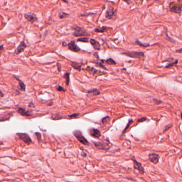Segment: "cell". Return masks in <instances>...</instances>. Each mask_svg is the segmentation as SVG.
I'll return each mask as SVG.
<instances>
[{"instance_id": "b9f144b4", "label": "cell", "mask_w": 182, "mask_h": 182, "mask_svg": "<svg viewBox=\"0 0 182 182\" xmlns=\"http://www.w3.org/2000/svg\"><path fill=\"white\" fill-rule=\"evenodd\" d=\"M60 1H62L63 2H64L66 3H67L68 2V1H67V0H60Z\"/></svg>"}, {"instance_id": "cb8c5ba5", "label": "cell", "mask_w": 182, "mask_h": 182, "mask_svg": "<svg viewBox=\"0 0 182 182\" xmlns=\"http://www.w3.org/2000/svg\"><path fill=\"white\" fill-rule=\"evenodd\" d=\"M178 62V60H175L174 62H173L170 63H169V64H167L166 66H165V67L168 68L172 67H173V66H176V65L177 64Z\"/></svg>"}, {"instance_id": "7402d4cb", "label": "cell", "mask_w": 182, "mask_h": 182, "mask_svg": "<svg viewBox=\"0 0 182 182\" xmlns=\"http://www.w3.org/2000/svg\"><path fill=\"white\" fill-rule=\"evenodd\" d=\"M70 73L66 72L64 74V75H63V77H64V79L66 80V85H69V82H70Z\"/></svg>"}, {"instance_id": "e575fe53", "label": "cell", "mask_w": 182, "mask_h": 182, "mask_svg": "<svg viewBox=\"0 0 182 182\" xmlns=\"http://www.w3.org/2000/svg\"><path fill=\"white\" fill-rule=\"evenodd\" d=\"M153 100H154V103H155V104H160L162 103V101L161 100H158V99H157L154 98Z\"/></svg>"}, {"instance_id": "3957f363", "label": "cell", "mask_w": 182, "mask_h": 182, "mask_svg": "<svg viewBox=\"0 0 182 182\" xmlns=\"http://www.w3.org/2000/svg\"><path fill=\"white\" fill-rule=\"evenodd\" d=\"M122 54L126 56L133 58H142L144 56V52L140 51L123 52Z\"/></svg>"}, {"instance_id": "52a82bcc", "label": "cell", "mask_w": 182, "mask_h": 182, "mask_svg": "<svg viewBox=\"0 0 182 182\" xmlns=\"http://www.w3.org/2000/svg\"><path fill=\"white\" fill-rule=\"evenodd\" d=\"M24 17L27 21L30 22L31 24L34 23V22L37 20V16L34 13H25Z\"/></svg>"}, {"instance_id": "f546056e", "label": "cell", "mask_w": 182, "mask_h": 182, "mask_svg": "<svg viewBox=\"0 0 182 182\" xmlns=\"http://www.w3.org/2000/svg\"><path fill=\"white\" fill-rule=\"evenodd\" d=\"M56 88L58 91H60V92H65L66 91L64 88L63 87L60 86V85H56Z\"/></svg>"}, {"instance_id": "30bf717a", "label": "cell", "mask_w": 182, "mask_h": 182, "mask_svg": "<svg viewBox=\"0 0 182 182\" xmlns=\"http://www.w3.org/2000/svg\"><path fill=\"white\" fill-rule=\"evenodd\" d=\"M148 159L151 162H152L154 164H156L158 163L160 156L155 153H151L148 155Z\"/></svg>"}, {"instance_id": "4316f807", "label": "cell", "mask_w": 182, "mask_h": 182, "mask_svg": "<svg viewBox=\"0 0 182 182\" xmlns=\"http://www.w3.org/2000/svg\"><path fill=\"white\" fill-rule=\"evenodd\" d=\"M134 122V121H133V120H129L128 123H127V125L125 129H124V130L123 131V133H125V132L126 131V130H127V129L129 128V127L130 126V125H131V124L132 123V122Z\"/></svg>"}, {"instance_id": "4fadbf2b", "label": "cell", "mask_w": 182, "mask_h": 182, "mask_svg": "<svg viewBox=\"0 0 182 182\" xmlns=\"http://www.w3.org/2000/svg\"><path fill=\"white\" fill-rule=\"evenodd\" d=\"M90 42L91 43V45L93 46V49L99 51L100 50V44L99 43L98 41L97 40H96L95 39H93V38H91L90 39Z\"/></svg>"}, {"instance_id": "ba28073f", "label": "cell", "mask_w": 182, "mask_h": 182, "mask_svg": "<svg viewBox=\"0 0 182 182\" xmlns=\"http://www.w3.org/2000/svg\"><path fill=\"white\" fill-rule=\"evenodd\" d=\"M17 135L26 144H30L32 143V139L28 134L26 133H17Z\"/></svg>"}, {"instance_id": "e0dca14e", "label": "cell", "mask_w": 182, "mask_h": 182, "mask_svg": "<svg viewBox=\"0 0 182 182\" xmlns=\"http://www.w3.org/2000/svg\"><path fill=\"white\" fill-rule=\"evenodd\" d=\"M170 12H173V13H178V14H180L182 12V9L179 6H173L170 8Z\"/></svg>"}, {"instance_id": "f35d334b", "label": "cell", "mask_w": 182, "mask_h": 182, "mask_svg": "<svg viewBox=\"0 0 182 182\" xmlns=\"http://www.w3.org/2000/svg\"><path fill=\"white\" fill-rule=\"evenodd\" d=\"M176 52H178V53H182V49H180L178 50H176Z\"/></svg>"}, {"instance_id": "8d00e7d4", "label": "cell", "mask_w": 182, "mask_h": 182, "mask_svg": "<svg viewBox=\"0 0 182 182\" xmlns=\"http://www.w3.org/2000/svg\"><path fill=\"white\" fill-rule=\"evenodd\" d=\"M123 1L127 3L128 4H130L131 3V0H123Z\"/></svg>"}, {"instance_id": "7bdbcfd3", "label": "cell", "mask_w": 182, "mask_h": 182, "mask_svg": "<svg viewBox=\"0 0 182 182\" xmlns=\"http://www.w3.org/2000/svg\"><path fill=\"white\" fill-rule=\"evenodd\" d=\"M3 49V45H2L1 46V52H2V50Z\"/></svg>"}, {"instance_id": "484cf974", "label": "cell", "mask_w": 182, "mask_h": 182, "mask_svg": "<svg viewBox=\"0 0 182 182\" xmlns=\"http://www.w3.org/2000/svg\"><path fill=\"white\" fill-rule=\"evenodd\" d=\"M164 37L165 38V39H166V40H167L168 41H169V42H171V43H173V44H175V43H176V41L174 40H173V38H171V37H170L169 36H168V34H167V33H165V35H164Z\"/></svg>"}, {"instance_id": "7c38bea8", "label": "cell", "mask_w": 182, "mask_h": 182, "mask_svg": "<svg viewBox=\"0 0 182 182\" xmlns=\"http://www.w3.org/2000/svg\"><path fill=\"white\" fill-rule=\"evenodd\" d=\"M89 133L91 136L95 138H99L101 136L100 132L95 128H90L89 130Z\"/></svg>"}, {"instance_id": "74e56055", "label": "cell", "mask_w": 182, "mask_h": 182, "mask_svg": "<svg viewBox=\"0 0 182 182\" xmlns=\"http://www.w3.org/2000/svg\"><path fill=\"white\" fill-rule=\"evenodd\" d=\"M171 126H172V125H168V126H167L166 127H165V128L164 129V132L165 131H167L168 129H169L171 127Z\"/></svg>"}, {"instance_id": "5b68a950", "label": "cell", "mask_w": 182, "mask_h": 182, "mask_svg": "<svg viewBox=\"0 0 182 182\" xmlns=\"http://www.w3.org/2000/svg\"><path fill=\"white\" fill-rule=\"evenodd\" d=\"M132 162H133V164H134V168L135 169H136L138 171L139 173H140V174H144V168L142 166V164L139 163V162H138L134 156H133L132 158Z\"/></svg>"}, {"instance_id": "44dd1931", "label": "cell", "mask_w": 182, "mask_h": 182, "mask_svg": "<svg viewBox=\"0 0 182 182\" xmlns=\"http://www.w3.org/2000/svg\"><path fill=\"white\" fill-rule=\"evenodd\" d=\"M69 16H70V15H69L68 13L65 12H63V11L60 12L58 13V17L60 19H64V18H67L68 17H69Z\"/></svg>"}, {"instance_id": "9c48e42d", "label": "cell", "mask_w": 182, "mask_h": 182, "mask_svg": "<svg viewBox=\"0 0 182 182\" xmlns=\"http://www.w3.org/2000/svg\"><path fill=\"white\" fill-rule=\"evenodd\" d=\"M27 46L26 43H25L24 41H21V42L19 43V46H17V48H16L15 50V53L16 54H20L21 52H23L24 51L25 49L26 48Z\"/></svg>"}, {"instance_id": "277c9868", "label": "cell", "mask_w": 182, "mask_h": 182, "mask_svg": "<svg viewBox=\"0 0 182 182\" xmlns=\"http://www.w3.org/2000/svg\"><path fill=\"white\" fill-rule=\"evenodd\" d=\"M73 134L76 138L79 140V141L80 142H81L82 144L86 145H88L89 144V142H88L87 139L83 136V135H82V133L81 131L75 130L74 131Z\"/></svg>"}, {"instance_id": "603a6c76", "label": "cell", "mask_w": 182, "mask_h": 182, "mask_svg": "<svg viewBox=\"0 0 182 182\" xmlns=\"http://www.w3.org/2000/svg\"><path fill=\"white\" fill-rule=\"evenodd\" d=\"M89 38L88 37L83 36V37L79 38H78V39H77V41H78V42H83V43H88V42H89Z\"/></svg>"}, {"instance_id": "ac0fdd59", "label": "cell", "mask_w": 182, "mask_h": 182, "mask_svg": "<svg viewBox=\"0 0 182 182\" xmlns=\"http://www.w3.org/2000/svg\"><path fill=\"white\" fill-rule=\"evenodd\" d=\"M71 66L72 67L74 68V69H75V70H77L79 71H81V68L82 67V65L81 64H79V63L76 62H72Z\"/></svg>"}, {"instance_id": "f1b7e54d", "label": "cell", "mask_w": 182, "mask_h": 182, "mask_svg": "<svg viewBox=\"0 0 182 182\" xmlns=\"http://www.w3.org/2000/svg\"><path fill=\"white\" fill-rule=\"evenodd\" d=\"M110 121V118L109 117H106L104 118L103 119H102V123L104 124V125H105V124H106L107 123L109 122V121Z\"/></svg>"}, {"instance_id": "4dcf8cb0", "label": "cell", "mask_w": 182, "mask_h": 182, "mask_svg": "<svg viewBox=\"0 0 182 182\" xmlns=\"http://www.w3.org/2000/svg\"><path fill=\"white\" fill-rule=\"evenodd\" d=\"M147 118H145V117L142 118H139V119L138 120V122H144V121H145L146 120H147Z\"/></svg>"}, {"instance_id": "ffe728a7", "label": "cell", "mask_w": 182, "mask_h": 182, "mask_svg": "<svg viewBox=\"0 0 182 182\" xmlns=\"http://www.w3.org/2000/svg\"><path fill=\"white\" fill-rule=\"evenodd\" d=\"M136 43L138 44L139 46H143V47H147V46H150L151 45L149 43H145V42H142L141 41L139 40H136Z\"/></svg>"}, {"instance_id": "2e32d148", "label": "cell", "mask_w": 182, "mask_h": 182, "mask_svg": "<svg viewBox=\"0 0 182 182\" xmlns=\"http://www.w3.org/2000/svg\"><path fill=\"white\" fill-rule=\"evenodd\" d=\"M109 29H112L111 27H109L105 26H103L99 28H95L94 29V31L96 33H104L105 32L107 31Z\"/></svg>"}, {"instance_id": "f6af8a7d", "label": "cell", "mask_w": 182, "mask_h": 182, "mask_svg": "<svg viewBox=\"0 0 182 182\" xmlns=\"http://www.w3.org/2000/svg\"><path fill=\"white\" fill-rule=\"evenodd\" d=\"M181 118H182V113H181Z\"/></svg>"}, {"instance_id": "8fae6325", "label": "cell", "mask_w": 182, "mask_h": 182, "mask_svg": "<svg viewBox=\"0 0 182 182\" xmlns=\"http://www.w3.org/2000/svg\"><path fill=\"white\" fill-rule=\"evenodd\" d=\"M94 145L95 146L100 150H106L109 148V146L106 143L103 142H94Z\"/></svg>"}, {"instance_id": "5bb4252c", "label": "cell", "mask_w": 182, "mask_h": 182, "mask_svg": "<svg viewBox=\"0 0 182 182\" xmlns=\"http://www.w3.org/2000/svg\"><path fill=\"white\" fill-rule=\"evenodd\" d=\"M100 91H99L97 89L95 88V89H93L90 91H88L87 96H88V97H92V96H96L98 95H100Z\"/></svg>"}, {"instance_id": "d6986e66", "label": "cell", "mask_w": 182, "mask_h": 182, "mask_svg": "<svg viewBox=\"0 0 182 182\" xmlns=\"http://www.w3.org/2000/svg\"><path fill=\"white\" fill-rule=\"evenodd\" d=\"M15 78L19 82V87H20V89L23 90V91H25V89H26V85L24 83V82L21 81L20 79H19L18 78H16V77H15Z\"/></svg>"}, {"instance_id": "d590c367", "label": "cell", "mask_w": 182, "mask_h": 182, "mask_svg": "<svg viewBox=\"0 0 182 182\" xmlns=\"http://www.w3.org/2000/svg\"><path fill=\"white\" fill-rule=\"evenodd\" d=\"M57 67H58V71L59 72L61 71V64H59V63H57Z\"/></svg>"}, {"instance_id": "9a60e30c", "label": "cell", "mask_w": 182, "mask_h": 182, "mask_svg": "<svg viewBox=\"0 0 182 182\" xmlns=\"http://www.w3.org/2000/svg\"><path fill=\"white\" fill-rule=\"evenodd\" d=\"M18 112L20 115H23V116H26V117H29L31 116L32 114L31 113H30L28 111H27L25 109H24L23 108H19L18 109Z\"/></svg>"}, {"instance_id": "ee69618b", "label": "cell", "mask_w": 182, "mask_h": 182, "mask_svg": "<svg viewBox=\"0 0 182 182\" xmlns=\"http://www.w3.org/2000/svg\"><path fill=\"white\" fill-rule=\"evenodd\" d=\"M1 97H3V93H2V91H1Z\"/></svg>"}, {"instance_id": "60d3db41", "label": "cell", "mask_w": 182, "mask_h": 182, "mask_svg": "<svg viewBox=\"0 0 182 182\" xmlns=\"http://www.w3.org/2000/svg\"><path fill=\"white\" fill-rule=\"evenodd\" d=\"M62 45H63V46H67V44H66V43L65 42H63V43H62Z\"/></svg>"}, {"instance_id": "ab89813d", "label": "cell", "mask_w": 182, "mask_h": 182, "mask_svg": "<svg viewBox=\"0 0 182 182\" xmlns=\"http://www.w3.org/2000/svg\"><path fill=\"white\" fill-rule=\"evenodd\" d=\"M93 55H94V56H95L96 58H97V59H99V56L98 55V53H97V52H96V53H95V54H93Z\"/></svg>"}, {"instance_id": "1f68e13d", "label": "cell", "mask_w": 182, "mask_h": 182, "mask_svg": "<svg viewBox=\"0 0 182 182\" xmlns=\"http://www.w3.org/2000/svg\"><path fill=\"white\" fill-rule=\"evenodd\" d=\"M79 115V113H74V114H72L71 115H68V117L70 118H73L77 117Z\"/></svg>"}, {"instance_id": "83f0119b", "label": "cell", "mask_w": 182, "mask_h": 182, "mask_svg": "<svg viewBox=\"0 0 182 182\" xmlns=\"http://www.w3.org/2000/svg\"><path fill=\"white\" fill-rule=\"evenodd\" d=\"M96 65L97 66H98V67H100L101 68L104 69V70H107V68L105 66V65L103 64V63H100V62H97V63H96Z\"/></svg>"}, {"instance_id": "d4e9b609", "label": "cell", "mask_w": 182, "mask_h": 182, "mask_svg": "<svg viewBox=\"0 0 182 182\" xmlns=\"http://www.w3.org/2000/svg\"><path fill=\"white\" fill-rule=\"evenodd\" d=\"M105 62L107 63V64H109V65H116V64H117V63H116L115 60L112 58L107 59Z\"/></svg>"}, {"instance_id": "6da1fadb", "label": "cell", "mask_w": 182, "mask_h": 182, "mask_svg": "<svg viewBox=\"0 0 182 182\" xmlns=\"http://www.w3.org/2000/svg\"><path fill=\"white\" fill-rule=\"evenodd\" d=\"M71 28L74 30L72 34L75 37L79 36H89L90 35L88 33L86 29H85L83 27H80L78 26H71Z\"/></svg>"}, {"instance_id": "8992f818", "label": "cell", "mask_w": 182, "mask_h": 182, "mask_svg": "<svg viewBox=\"0 0 182 182\" xmlns=\"http://www.w3.org/2000/svg\"><path fill=\"white\" fill-rule=\"evenodd\" d=\"M67 46L70 50L74 52H78L81 50V48L76 45L75 41L74 40L71 41L70 42L67 43Z\"/></svg>"}, {"instance_id": "d6a6232c", "label": "cell", "mask_w": 182, "mask_h": 182, "mask_svg": "<svg viewBox=\"0 0 182 182\" xmlns=\"http://www.w3.org/2000/svg\"><path fill=\"white\" fill-rule=\"evenodd\" d=\"M93 14H94V13L89 12V13H87H87H84V14H81L80 16L81 17H87V16H88L90 15H93Z\"/></svg>"}, {"instance_id": "7a4b0ae2", "label": "cell", "mask_w": 182, "mask_h": 182, "mask_svg": "<svg viewBox=\"0 0 182 182\" xmlns=\"http://www.w3.org/2000/svg\"><path fill=\"white\" fill-rule=\"evenodd\" d=\"M105 17L108 19L114 20L117 18V9L111 5H108L105 13Z\"/></svg>"}, {"instance_id": "836d02e7", "label": "cell", "mask_w": 182, "mask_h": 182, "mask_svg": "<svg viewBox=\"0 0 182 182\" xmlns=\"http://www.w3.org/2000/svg\"><path fill=\"white\" fill-rule=\"evenodd\" d=\"M35 135L36 136L37 138V139L40 140L41 139V135L40 133H39V132H35Z\"/></svg>"}]
</instances>
